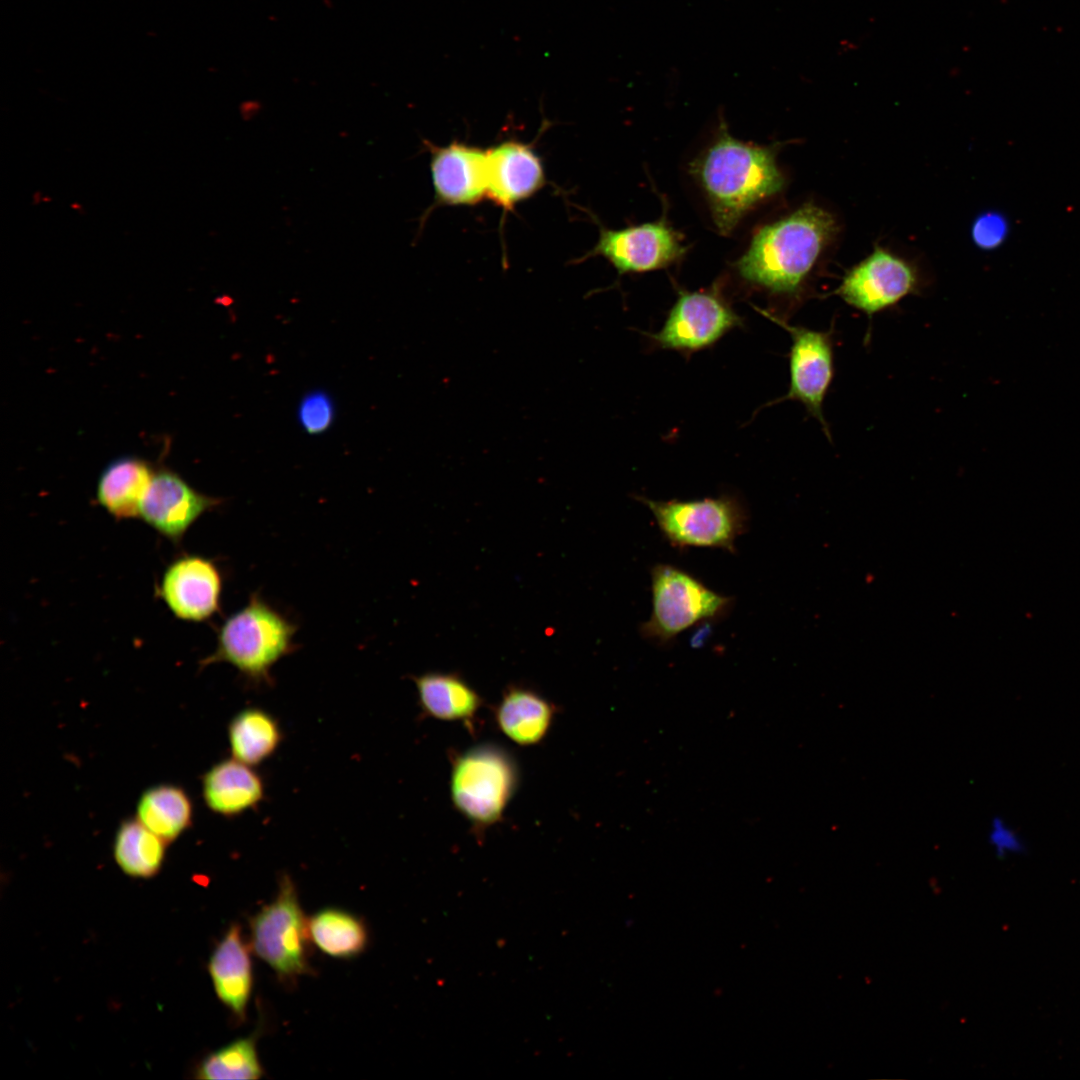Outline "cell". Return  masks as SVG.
<instances>
[{
  "mask_svg": "<svg viewBox=\"0 0 1080 1080\" xmlns=\"http://www.w3.org/2000/svg\"><path fill=\"white\" fill-rule=\"evenodd\" d=\"M155 469L146 460L123 456L101 472L96 486L97 503L114 519L139 517L140 507Z\"/></svg>",
  "mask_w": 1080,
  "mask_h": 1080,
  "instance_id": "obj_18",
  "label": "cell"
},
{
  "mask_svg": "<svg viewBox=\"0 0 1080 1080\" xmlns=\"http://www.w3.org/2000/svg\"><path fill=\"white\" fill-rule=\"evenodd\" d=\"M201 783L206 806L224 817L255 809L265 797L261 775L234 757L215 763L204 773Z\"/></svg>",
  "mask_w": 1080,
  "mask_h": 1080,
  "instance_id": "obj_16",
  "label": "cell"
},
{
  "mask_svg": "<svg viewBox=\"0 0 1080 1080\" xmlns=\"http://www.w3.org/2000/svg\"><path fill=\"white\" fill-rule=\"evenodd\" d=\"M837 231L833 216L807 203L760 227L735 267L745 282L776 296L798 298L820 254Z\"/></svg>",
  "mask_w": 1080,
  "mask_h": 1080,
  "instance_id": "obj_1",
  "label": "cell"
},
{
  "mask_svg": "<svg viewBox=\"0 0 1080 1080\" xmlns=\"http://www.w3.org/2000/svg\"><path fill=\"white\" fill-rule=\"evenodd\" d=\"M680 235L664 219L623 229H601L590 256H602L620 273L665 268L684 254Z\"/></svg>",
  "mask_w": 1080,
  "mask_h": 1080,
  "instance_id": "obj_11",
  "label": "cell"
},
{
  "mask_svg": "<svg viewBox=\"0 0 1080 1080\" xmlns=\"http://www.w3.org/2000/svg\"><path fill=\"white\" fill-rule=\"evenodd\" d=\"M556 708L536 691L512 686L505 690L495 709L501 732L521 746L535 745L547 735Z\"/></svg>",
  "mask_w": 1080,
  "mask_h": 1080,
  "instance_id": "obj_19",
  "label": "cell"
},
{
  "mask_svg": "<svg viewBox=\"0 0 1080 1080\" xmlns=\"http://www.w3.org/2000/svg\"><path fill=\"white\" fill-rule=\"evenodd\" d=\"M222 586L215 561L184 554L167 565L156 593L176 618L203 622L219 611Z\"/></svg>",
  "mask_w": 1080,
  "mask_h": 1080,
  "instance_id": "obj_12",
  "label": "cell"
},
{
  "mask_svg": "<svg viewBox=\"0 0 1080 1080\" xmlns=\"http://www.w3.org/2000/svg\"><path fill=\"white\" fill-rule=\"evenodd\" d=\"M707 198L721 234L733 231L743 216L783 189L775 150L742 142L721 127L714 142L690 166Z\"/></svg>",
  "mask_w": 1080,
  "mask_h": 1080,
  "instance_id": "obj_2",
  "label": "cell"
},
{
  "mask_svg": "<svg viewBox=\"0 0 1080 1080\" xmlns=\"http://www.w3.org/2000/svg\"><path fill=\"white\" fill-rule=\"evenodd\" d=\"M517 784L515 761L496 744L473 746L453 760L451 800L476 827H488L502 818Z\"/></svg>",
  "mask_w": 1080,
  "mask_h": 1080,
  "instance_id": "obj_4",
  "label": "cell"
},
{
  "mask_svg": "<svg viewBox=\"0 0 1080 1080\" xmlns=\"http://www.w3.org/2000/svg\"><path fill=\"white\" fill-rule=\"evenodd\" d=\"M308 918L294 882L283 875L275 899L250 919V948L278 976L295 978L310 970Z\"/></svg>",
  "mask_w": 1080,
  "mask_h": 1080,
  "instance_id": "obj_7",
  "label": "cell"
},
{
  "mask_svg": "<svg viewBox=\"0 0 1080 1080\" xmlns=\"http://www.w3.org/2000/svg\"><path fill=\"white\" fill-rule=\"evenodd\" d=\"M650 576L652 611L639 631L644 639L659 645L670 643L698 623L718 619L732 602L674 565L656 564Z\"/></svg>",
  "mask_w": 1080,
  "mask_h": 1080,
  "instance_id": "obj_6",
  "label": "cell"
},
{
  "mask_svg": "<svg viewBox=\"0 0 1080 1080\" xmlns=\"http://www.w3.org/2000/svg\"><path fill=\"white\" fill-rule=\"evenodd\" d=\"M298 421L309 435L326 432L335 420V404L331 396L323 390H314L304 395L298 411Z\"/></svg>",
  "mask_w": 1080,
  "mask_h": 1080,
  "instance_id": "obj_26",
  "label": "cell"
},
{
  "mask_svg": "<svg viewBox=\"0 0 1080 1080\" xmlns=\"http://www.w3.org/2000/svg\"><path fill=\"white\" fill-rule=\"evenodd\" d=\"M487 198L505 211L545 184L542 160L528 144L507 140L486 150Z\"/></svg>",
  "mask_w": 1080,
  "mask_h": 1080,
  "instance_id": "obj_15",
  "label": "cell"
},
{
  "mask_svg": "<svg viewBox=\"0 0 1080 1080\" xmlns=\"http://www.w3.org/2000/svg\"><path fill=\"white\" fill-rule=\"evenodd\" d=\"M296 630L293 622L254 593L245 607L224 620L215 651L201 665L228 663L248 682L271 685L272 667L295 650Z\"/></svg>",
  "mask_w": 1080,
  "mask_h": 1080,
  "instance_id": "obj_3",
  "label": "cell"
},
{
  "mask_svg": "<svg viewBox=\"0 0 1080 1080\" xmlns=\"http://www.w3.org/2000/svg\"><path fill=\"white\" fill-rule=\"evenodd\" d=\"M250 946L238 924H232L213 950L208 971L218 999L239 1019H244L253 973Z\"/></svg>",
  "mask_w": 1080,
  "mask_h": 1080,
  "instance_id": "obj_17",
  "label": "cell"
},
{
  "mask_svg": "<svg viewBox=\"0 0 1080 1080\" xmlns=\"http://www.w3.org/2000/svg\"><path fill=\"white\" fill-rule=\"evenodd\" d=\"M919 288L916 270L908 262L876 247L852 267L834 291L849 306L869 319L894 306Z\"/></svg>",
  "mask_w": 1080,
  "mask_h": 1080,
  "instance_id": "obj_10",
  "label": "cell"
},
{
  "mask_svg": "<svg viewBox=\"0 0 1080 1080\" xmlns=\"http://www.w3.org/2000/svg\"><path fill=\"white\" fill-rule=\"evenodd\" d=\"M762 314L783 327L792 340L789 353L790 383L780 400L800 402L822 426L830 440V430L823 414V402L834 377L833 329L813 330L791 325L766 311Z\"/></svg>",
  "mask_w": 1080,
  "mask_h": 1080,
  "instance_id": "obj_8",
  "label": "cell"
},
{
  "mask_svg": "<svg viewBox=\"0 0 1080 1080\" xmlns=\"http://www.w3.org/2000/svg\"><path fill=\"white\" fill-rule=\"evenodd\" d=\"M1009 224L1004 215L986 211L978 215L971 227L974 244L983 250L998 248L1007 238Z\"/></svg>",
  "mask_w": 1080,
  "mask_h": 1080,
  "instance_id": "obj_27",
  "label": "cell"
},
{
  "mask_svg": "<svg viewBox=\"0 0 1080 1080\" xmlns=\"http://www.w3.org/2000/svg\"><path fill=\"white\" fill-rule=\"evenodd\" d=\"M310 941L335 958H352L362 953L368 942L364 922L351 912L327 907L308 918Z\"/></svg>",
  "mask_w": 1080,
  "mask_h": 1080,
  "instance_id": "obj_23",
  "label": "cell"
},
{
  "mask_svg": "<svg viewBox=\"0 0 1080 1080\" xmlns=\"http://www.w3.org/2000/svg\"><path fill=\"white\" fill-rule=\"evenodd\" d=\"M987 840L999 855L1018 853L1025 849V840L1020 831L1002 816L991 818L987 828Z\"/></svg>",
  "mask_w": 1080,
  "mask_h": 1080,
  "instance_id": "obj_28",
  "label": "cell"
},
{
  "mask_svg": "<svg viewBox=\"0 0 1080 1080\" xmlns=\"http://www.w3.org/2000/svg\"><path fill=\"white\" fill-rule=\"evenodd\" d=\"M283 740L278 720L260 707H246L231 719L228 741L232 757L257 766L269 759Z\"/></svg>",
  "mask_w": 1080,
  "mask_h": 1080,
  "instance_id": "obj_21",
  "label": "cell"
},
{
  "mask_svg": "<svg viewBox=\"0 0 1080 1080\" xmlns=\"http://www.w3.org/2000/svg\"><path fill=\"white\" fill-rule=\"evenodd\" d=\"M221 503V498L197 491L177 472L160 468L155 470L143 498L139 518L179 545L190 527Z\"/></svg>",
  "mask_w": 1080,
  "mask_h": 1080,
  "instance_id": "obj_13",
  "label": "cell"
},
{
  "mask_svg": "<svg viewBox=\"0 0 1080 1080\" xmlns=\"http://www.w3.org/2000/svg\"><path fill=\"white\" fill-rule=\"evenodd\" d=\"M438 204L475 205L487 198L486 150L460 142L438 147L425 141Z\"/></svg>",
  "mask_w": 1080,
  "mask_h": 1080,
  "instance_id": "obj_14",
  "label": "cell"
},
{
  "mask_svg": "<svg viewBox=\"0 0 1080 1080\" xmlns=\"http://www.w3.org/2000/svg\"><path fill=\"white\" fill-rule=\"evenodd\" d=\"M424 714L444 721H469L479 711L480 695L455 673L429 672L414 677Z\"/></svg>",
  "mask_w": 1080,
  "mask_h": 1080,
  "instance_id": "obj_20",
  "label": "cell"
},
{
  "mask_svg": "<svg viewBox=\"0 0 1080 1080\" xmlns=\"http://www.w3.org/2000/svg\"><path fill=\"white\" fill-rule=\"evenodd\" d=\"M256 1036L239 1038L209 1054L197 1069V1078L206 1080L219 1079H259L263 1068L259 1061Z\"/></svg>",
  "mask_w": 1080,
  "mask_h": 1080,
  "instance_id": "obj_25",
  "label": "cell"
},
{
  "mask_svg": "<svg viewBox=\"0 0 1080 1080\" xmlns=\"http://www.w3.org/2000/svg\"><path fill=\"white\" fill-rule=\"evenodd\" d=\"M742 324V318L716 288L680 290L663 327L649 337L662 349L695 352L712 346Z\"/></svg>",
  "mask_w": 1080,
  "mask_h": 1080,
  "instance_id": "obj_9",
  "label": "cell"
},
{
  "mask_svg": "<svg viewBox=\"0 0 1080 1080\" xmlns=\"http://www.w3.org/2000/svg\"><path fill=\"white\" fill-rule=\"evenodd\" d=\"M166 844L137 818H129L123 820L116 831L113 855L125 874L135 878H151L161 869Z\"/></svg>",
  "mask_w": 1080,
  "mask_h": 1080,
  "instance_id": "obj_24",
  "label": "cell"
},
{
  "mask_svg": "<svg viewBox=\"0 0 1080 1080\" xmlns=\"http://www.w3.org/2000/svg\"><path fill=\"white\" fill-rule=\"evenodd\" d=\"M651 511L665 538L673 547L724 549L735 553V540L748 524V513L735 496L658 501L638 496Z\"/></svg>",
  "mask_w": 1080,
  "mask_h": 1080,
  "instance_id": "obj_5",
  "label": "cell"
},
{
  "mask_svg": "<svg viewBox=\"0 0 1080 1080\" xmlns=\"http://www.w3.org/2000/svg\"><path fill=\"white\" fill-rule=\"evenodd\" d=\"M136 818L165 842H173L193 821V805L186 791L173 784L146 789L136 806Z\"/></svg>",
  "mask_w": 1080,
  "mask_h": 1080,
  "instance_id": "obj_22",
  "label": "cell"
}]
</instances>
